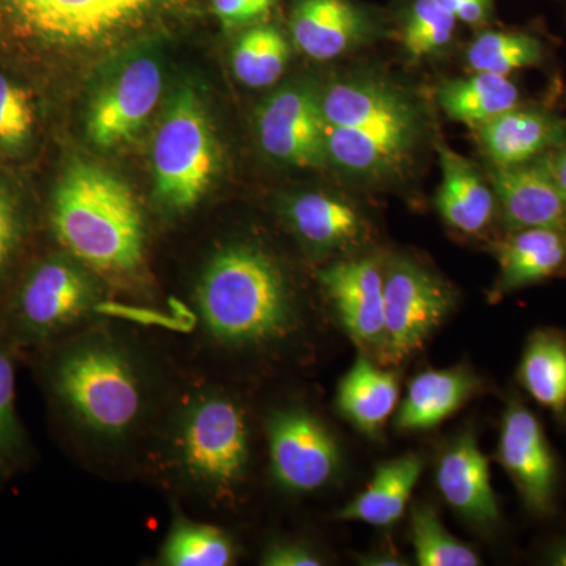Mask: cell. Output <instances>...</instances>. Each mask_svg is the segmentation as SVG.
Here are the masks:
<instances>
[{
	"label": "cell",
	"mask_w": 566,
	"mask_h": 566,
	"mask_svg": "<svg viewBox=\"0 0 566 566\" xmlns=\"http://www.w3.org/2000/svg\"><path fill=\"white\" fill-rule=\"evenodd\" d=\"M476 385L465 368L427 370L416 376L395 420L398 430H430L444 422L475 394Z\"/></svg>",
	"instance_id": "20"
},
{
	"label": "cell",
	"mask_w": 566,
	"mask_h": 566,
	"mask_svg": "<svg viewBox=\"0 0 566 566\" xmlns=\"http://www.w3.org/2000/svg\"><path fill=\"white\" fill-rule=\"evenodd\" d=\"M326 155L356 177L400 172L420 133L417 107L403 92L374 77L335 82L322 96Z\"/></svg>",
	"instance_id": "5"
},
{
	"label": "cell",
	"mask_w": 566,
	"mask_h": 566,
	"mask_svg": "<svg viewBox=\"0 0 566 566\" xmlns=\"http://www.w3.org/2000/svg\"><path fill=\"white\" fill-rule=\"evenodd\" d=\"M274 482L286 493L312 494L333 480L340 453L333 433L301 406L275 409L264 422Z\"/></svg>",
	"instance_id": "9"
},
{
	"label": "cell",
	"mask_w": 566,
	"mask_h": 566,
	"mask_svg": "<svg viewBox=\"0 0 566 566\" xmlns=\"http://www.w3.org/2000/svg\"><path fill=\"white\" fill-rule=\"evenodd\" d=\"M170 0H0V25L21 39L82 44L144 21Z\"/></svg>",
	"instance_id": "8"
},
{
	"label": "cell",
	"mask_w": 566,
	"mask_h": 566,
	"mask_svg": "<svg viewBox=\"0 0 566 566\" xmlns=\"http://www.w3.org/2000/svg\"><path fill=\"white\" fill-rule=\"evenodd\" d=\"M436 483L447 504L476 527L490 528L501 521L491 483L490 463L474 436L463 434L446 450L436 469Z\"/></svg>",
	"instance_id": "16"
},
{
	"label": "cell",
	"mask_w": 566,
	"mask_h": 566,
	"mask_svg": "<svg viewBox=\"0 0 566 566\" xmlns=\"http://www.w3.org/2000/svg\"><path fill=\"white\" fill-rule=\"evenodd\" d=\"M494 197L512 229H556L566 233V202L545 158L495 167Z\"/></svg>",
	"instance_id": "15"
},
{
	"label": "cell",
	"mask_w": 566,
	"mask_h": 566,
	"mask_svg": "<svg viewBox=\"0 0 566 566\" xmlns=\"http://www.w3.org/2000/svg\"><path fill=\"white\" fill-rule=\"evenodd\" d=\"M517 381L532 400L566 423V334L545 327L528 335Z\"/></svg>",
	"instance_id": "23"
},
{
	"label": "cell",
	"mask_w": 566,
	"mask_h": 566,
	"mask_svg": "<svg viewBox=\"0 0 566 566\" xmlns=\"http://www.w3.org/2000/svg\"><path fill=\"white\" fill-rule=\"evenodd\" d=\"M397 401V376L382 370L367 356L357 357L338 385V409L363 433H378L392 415Z\"/></svg>",
	"instance_id": "24"
},
{
	"label": "cell",
	"mask_w": 566,
	"mask_h": 566,
	"mask_svg": "<svg viewBox=\"0 0 566 566\" xmlns=\"http://www.w3.org/2000/svg\"><path fill=\"white\" fill-rule=\"evenodd\" d=\"M98 275L73 256H54L33 268L14 303V322L35 342L66 340L112 314L114 303Z\"/></svg>",
	"instance_id": "6"
},
{
	"label": "cell",
	"mask_w": 566,
	"mask_h": 566,
	"mask_svg": "<svg viewBox=\"0 0 566 566\" xmlns=\"http://www.w3.org/2000/svg\"><path fill=\"white\" fill-rule=\"evenodd\" d=\"M422 471V458L417 455L395 458L379 465L367 490L338 510V520L394 526L403 516Z\"/></svg>",
	"instance_id": "19"
},
{
	"label": "cell",
	"mask_w": 566,
	"mask_h": 566,
	"mask_svg": "<svg viewBox=\"0 0 566 566\" xmlns=\"http://www.w3.org/2000/svg\"><path fill=\"white\" fill-rule=\"evenodd\" d=\"M18 241V216L13 203L0 189V274L9 263L11 252Z\"/></svg>",
	"instance_id": "36"
},
{
	"label": "cell",
	"mask_w": 566,
	"mask_h": 566,
	"mask_svg": "<svg viewBox=\"0 0 566 566\" xmlns=\"http://www.w3.org/2000/svg\"><path fill=\"white\" fill-rule=\"evenodd\" d=\"M543 158H545L547 169L553 175L558 191H560L566 202V144L556 148V150L546 153Z\"/></svg>",
	"instance_id": "38"
},
{
	"label": "cell",
	"mask_w": 566,
	"mask_h": 566,
	"mask_svg": "<svg viewBox=\"0 0 566 566\" xmlns=\"http://www.w3.org/2000/svg\"><path fill=\"white\" fill-rule=\"evenodd\" d=\"M542 61V44L523 32L482 33L468 51L469 65L475 73L509 76L513 71L538 65Z\"/></svg>",
	"instance_id": "29"
},
{
	"label": "cell",
	"mask_w": 566,
	"mask_h": 566,
	"mask_svg": "<svg viewBox=\"0 0 566 566\" xmlns=\"http://www.w3.org/2000/svg\"><path fill=\"white\" fill-rule=\"evenodd\" d=\"M188 319L197 352L208 364L270 352L300 327L296 303L282 268L262 248L229 243L199 268L188 297L175 301Z\"/></svg>",
	"instance_id": "3"
},
{
	"label": "cell",
	"mask_w": 566,
	"mask_h": 566,
	"mask_svg": "<svg viewBox=\"0 0 566 566\" xmlns=\"http://www.w3.org/2000/svg\"><path fill=\"white\" fill-rule=\"evenodd\" d=\"M218 144L192 91L175 96L153 142L156 196L167 210H192L218 172Z\"/></svg>",
	"instance_id": "7"
},
{
	"label": "cell",
	"mask_w": 566,
	"mask_h": 566,
	"mask_svg": "<svg viewBox=\"0 0 566 566\" xmlns=\"http://www.w3.org/2000/svg\"><path fill=\"white\" fill-rule=\"evenodd\" d=\"M566 266V233L556 229H523L504 244L497 292H516L554 277Z\"/></svg>",
	"instance_id": "22"
},
{
	"label": "cell",
	"mask_w": 566,
	"mask_h": 566,
	"mask_svg": "<svg viewBox=\"0 0 566 566\" xmlns=\"http://www.w3.org/2000/svg\"><path fill=\"white\" fill-rule=\"evenodd\" d=\"M286 214L304 243L324 251L352 244L363 233L359 212L327 193H301L289 205Z\"/></svg>",
	"instance_id": "26"
},
{
	"label": "cell",
	"mask_w": 566,
	"mask_h": 566,
	"mask_svg": "<svg viewBox=\"0 0 566 566\" xmlns=\"http://www.w3.org/2000/svg\"><path fill=\"white\" fill-rule=\"evenodd\" d=\"M539 558L545 565L566 566V535L557 536L546 543Z\"/></svg>",
	"instance_id": "39"
},
{
	"label": "cell",
	"mask_w": 566,
	"mask_h": 566,
	"mask_svg": "<svg viewBox=\"0 0 566 566\" xmlns=\"http://www.w3.org/2000/svg\"><path fill=\"white\" fill-rule=\"evenodd\" d=\"M24 452L25 436L17 412L13 360L0 346V474L20 463Z\"/></svg>",
	"instance_id": "32"
},
{
	"label": "cell",
	"mask_w": 566,
	"mask_h": 566,
	"mask_svg": "<svg viewBox=\"0 0 566 566\" xmlns=\"http://www.w3.org/2000/svg\"><path fill=\"white\" fill-rule=\"evenodd\" d=\"M253 461L252 422L244 401L212 374L175 381L148 447L142 474L214 517L234 512Z\"/></svg>",
	"instance_id": "2"
},
{
	"label": "cell",
	"mask_w": 566,
	"mask_h": 566,
	"mask_svg": "<svg viewBox=\"0 0 566 566\" xmlns=\"http://www.w3.org/2000/svg\"><path fill=\"white\" fill-rule=\"evenodd\" d=\"M33 107L24 88L0 74V147L18 150L31 137Z\"/></svg>",
	"instance_id": "33"
},
{
	"label": "cell",
	"mask_w": 566,
	"mask_h": 566,
	"mask_svg": "<svg viewBox=\"0 0 566 566\" xmlns=\"http://www.w3.org/2000/svg\"><path fill=\"white\" fill-rule=\"evenodd\" d=\"M453 307L452 293L409 260H397L385 275L386 344L382 356L403 363L441 326Z\"/></svg>",
	"instance_id": "10"
},
{
	"label": "cell",
	"mask_w": 566,
	"mask_h": 566,
	"mask_svg": "<svg viewBox=\"0 0 566 566\" xmlns=\"http://www.w3.org/2000/svg\"><path fill=\"white\" fill-rule=\"evenodd\" d=\"M411 536L420 566H476L482 564L474 549L458 542L430 505H416L411 513Z\"/></svg>",
	"instance_id": "30"
},
{
	"label": "cell",
	"mask_w": 566,
	"mask_h": 566,
	"mask_svg": "<svg viewBox=\"0 0 566 566\" xmlns=\"http://www.w3.org/2000/svg\"><path fill=\"white\" fill-rule=\"evenodd\" d=\"M111 322L62 340L48 386L84 464L126 476L142 472L177 378L136 331Z\"/></svg>",
	"instance_id": "1"
},
{
	"label": "cell",
	"mask_w": 566,
	"mask_h": 566,
	"mask_svg": "<svg viewBox=\"0 0 566 566\" xmlns=\"http://www.w3.org/2000/svg\"><path fill=\"white\" fill-rule=\"evenodd\" d=\"M260 144L277 161L297 167L327 159L322 98L307 87H286L263 104L256 118Z\"/></svg>",
	"instance_id": "12"
},
{
	"label": "cell",
	"mask_w": 566,
	"mask_h": 566,
	"mask_svg": "<svg viewBox=\"0 0 566 566\" xmlns=\"http://www.w3.org/2000/svg\"><path fill=\"white\" fill-rule=\"evenodd\" d=\"M163 91L158 63L136 59L96 96L88 111L87 134L102 148L115 147L139 132Z\"/></svg>",
	"instance_id": "13"
},
{
	"label": "cell",
	"mask_w": 566,
	"mask_h": 566,
	"mask_svg": "<svg viewBox=\"0 0 566 566\" xmlns=\"http://www.w3.org/2000/svg\"><path fill=\"white\" fill-rule=\"evenodd\" d=\"M438 102L450 120L480 126L506 111L515 109L520 103V91L506 76L475 73L468 80L442 85Z\"/></svg>",
	"instance_id": "27"
},
{
	"label": "cell",
	"mask_w": 566,
	"mask_h": 566,
	"mask_svg": "<svg viewBox=\"0 0 566 566\" xmlns=\"http://www.w3.org/2000/svg\"><path fill=\"white\" fill-rule=\"evenodd\" d=\"M346 333L356 344L385 352V275L370 260L335 263L319 273Z\"/></svg>",
	"instance_id": "14"
},
{
	"label": "cell",
	"mask_w": 566,
	"mask_h": 566,
	"mask_svg": "<svg viewBox=\"0 0 566 566\" xmlns=\"http://www.w3.org/2000/svg\"><path fill=\"white\" fill-rule=\"evenodd\" d=\"M442 181L438 210L453 229L479 233L493 218L495 197L474 166L447 147H439Z\"/></svg>",
	"instance_id": "21"
},
{
	"label": "cell",
	"mask_w": 566,
	"mask_h": 566,
	"mask_svg": "<svg viewBox=\"0 0 566 566\" xmlns=\"http://www.w3.org/2000/svg\"><path fill=\"white\" fill-rule=\"evenodd\" d=\"M497 458L528 513L547 517L556 512L560 485L556 453L538 417L516 398L502 417Z\"/></svg>",
	"instance_id": "11"
},
{
	"label": "cell",
	"mask_w": 566,
	"mask_h": 566,
	"mask_svg": "<svg viewBox=\"0 0 566 566\" xmlns=\"http://www.w3.org/2000/svg\"><path fill=\"white\" fill-rule=\"evenodd\" d=\"M495 167L531 163L566 144L564 123L538 109H510L476 126Z\"/></svg>",
	"instance_id": "18"
},
{
	"label": "cell",
	"mask_w": 566,
	"mask_h": 566,
	"mask_svg": "<svg viewBox=\"0 0 566 566\" xmlns=\"http://www.w3.org/2000/svg\"><path fill=\"white\" fill-rule=\"evenodd\" d=\"M297 50L314 61H333L365 40L370 14L353 0H297L292 13Z\"/></svg>",
	"instance_id": "17"
},
{
	"label": "cell",
	"mask_w": 566,
	"mask_h": 566,
	"mask_svg": "<svg viewBox=\"0 0 566 566\" xmlns=\"http://www.w3.org/2000/svg\"><path fill=\"white\" fill-rule=\"evenodd\" d=\"M457 20L469 25H480L488 20L493 0H439Z\"/></svg>",
	"instance_id": "37"
},
{
	"label": "cell",
	"mask_w": 566,
	"mask_h": 566,
	"mask_svg": "<svg viewBox=\"0 0 566 566\" xmlns=\"http://www.w3.org/2000/svg\"><path fill=\"white\" fill-rule=\"evenodd\" d=\"M290 59L285 35L270 24L253 25L233 50L234 76L248 87H270L281 80Z\"/></svg>",
	"instance_id": "28"
},
{
	"label": "cell",
	"mask_w": 566,
	"mask_h": 566,
	"mask_svg": "<svg viewBox=\"0 0 566 566\" xmlns=\"http://www.w3.org/2000/svg\"><path fill=\"white\" fill-rule=\"evenodd\" d=\"M360 564L370 566H398L405 565V562H401V558L392 556V554H375V556L364 557Z\"/></svg>",
	"instance_id": "40"
},
{
	"label": "cell",
	"mask_w": 566,
	"mask_h": 566,
	"mask_svg": "<svg viewBox=\"0 0 566 566\" xmlns=\"http://www.w3.org/2000/svg\"><path fill=\"white\" fill-rule=\"evenodd\" d=\"M52 229L69 255L102 279H129L145 260L144 214L133 189L117 175L76 163L52 202Z\"/></svg>",
	"instance_id": "4"
},
{
	"label": "cell",
	"mask_w": 566,
	"mask_h": 566,
	"mask_svg": "<svg viewBox=\"0 0 566 566\" xmlns=\"http://www.w3.org/2000/svg\"><path fill=\"white\" fill-rule=\"evenodd\" d=\"M457 17L439 0H412L403 21V44L415 59L441 51L452 40Z\"/></svg>",
	"instance_id": "31"
},
{
	"label": "cell",
	"mask_w": 566,
	"mask_h": 566,
	"mask_svg": "<svg viewBox=\"0 0 566 566\" xmlns=\"http://www.w3.org/2000/svg\"><path fill=\"white\" fill-rule=\"evenodd\" d=\"M260 564L263 566H319L322 557L303 542L279 539L264 547Z\"/></svg>",
	"instance_id": "35"
},
{
	"label": "cell",
	"mask_w": 566,
	"mask_h": 566,
	"mask_svg": "<svg viewBox=\"0 0 566 566\" xmlns=\"http://www.w3.org/2000/svg\"><path fill=\"white\" fill-rule=\"evenodd\" d=\"M277 0H212V11L223 28H243L262 20Z\"/></svg>",
	"instance_id": "34"
},
{
	"label": "cell",
	"mask_w": 566,
	"mask_h": 566,
	"mask_svg": "<svg viewBox=\"0 0 566 566\" xmlns=\"http://www.w3.org/2000/svg\"><path fill=\"white\" fill-rule=\"evenodd\" d=\"M156 560L163 566H230L238 560L237 539L226 527L193 520L174 504L172 521Z\"/></svg>",
	"instance_id": "25"
}]
</instances>
